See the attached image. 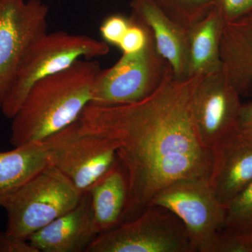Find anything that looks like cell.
I'll return each instance as SVG.
<instances>
[{
    "mask_svg": "<svg viewBox=\"0 0 252 252\" xmlns=\"http://www.w3.org/2000/svg\"><path fill=\"white\" fill-rule=\"evenodd\" d=\"M43 142L49 165L82 193L118 161L115 145L104 137L83 130L78 120Z\"/></svg>",
    "mask_w": 252,
    "mask_h": 252,
    "instance_id": "6",
    "label": "cell"
},
{
    "mask_svg": "<svg viewBox=\"0 0 252 252\" xmlns=\"http://www.w3.org/2000/svg\"><path fill=\"white\" fill-rule=\"evenodd\" d=\"M0 252H39L28 240L0 231Z\"/></svg>",
    "mask_w": 252,
    "mask_h": 252,
    "instance_id": "24",
    "label": "cell"
},
{
    "mask_svg": "<svg viewBox=\"0 0 252 252\" xmlns=\"http://www.w3.org/2000/svg\"><path fill=\"white\" fill-rule=\"evenodd\" d=\"M211 151L209 185L226 207L252 181V142L236 131L217 142Z\"/></svg>",
    "mask_w": 252,
    "mask_h": 252,
    "instance_id": "11",
    "label": "cell"
},
{
    "mask_svg": "<svg viewBox=\"0 0 252 252\" xmlns=\"http://www.w3.org/2000/svg\"><path fill=\"white\" fill-rule=\"evenodd\" d=\"M132 15L150 30L156 49L176 78H188V29L172 21L151 0H130Z\"/></svg>",
    "mask_w": 252,
    "mask_h": 252,
    "instance_id": "13",
    "label": "cell"
},
{
    "mask_svg": "<svg viewBox=\"0 0 252 252\" xmlns=\"http://www.w3.org/2000/svg\"><path fill=\"white\" fill-rule=\"evenodd\" d=\"M98 235L87 190L77 206L32 234L28 240L39 252H86Z\"/></svg>",
    "mask_w": 252,
    "mask_h": 252,
    "instance_id": "12",
    "label": "cell"
},
{
    "mask_svg": "<svg viewBox=\"0 0 252 252\" xmlns=\"http://www.w3.org/2000/svg\"><path fill=\"white\" fill-rule=\"evenodd\" d=\"M149 205L165 207L180 219L195 252H210L217 233L225 226L226 207L214 195L208 180L177 181L162 189Z\"/></svg>",
    "mask_w": 252,
    "mask_h": 252,
    "instance_id": "8",
    "label": "cell"
},
{
    "mask_svg": "<svg viewBox=\"0 0 252 252\" xmlns=\"http://www.w3.org/2000/svg\"><path fill=\"white\" fill-rule=\"evenodd\" d=\"M130 24L118 47L123 54H135L142 51L149 44L152 33L140 20L131 15Z\"/></svg>",
    "mask_w": 252,
    "mask_h": 252,
    "instance_id": "21",
    "label": "cell"
},
{
    "mask_svg": "<svg viewBox=\"0 0 252 252\" xmlns=\"http://www.w3.org/2000/svg\"><path fill=\"white\" fill-rule=\"evenodd\" d=\"M215 3L224 23L237 19L252 9V0H215Z\"/></svg>",
    "mask_w": 252,
    "mask_h": 252,
    "instance_id": "23",
    "label": "cell"
},
{
    "mask_svg": "<svg viewBox=\"0 0 252 252\" xmlns=\"http://www.w3.org/2000/svg\"><path fill=\"white\" fill-rule=\"evenodd\" d=\"M127 181L119 159L114 167L89 189L94 225L98 234L122 222L127 200Z\"/></svg>",
    "mask_w": 252,
    "mask_h": 252,
    "instance_id": "16",
    "label": "cell"
},
{
    "mask_svg": "<svg viewBox=\"0 0 252 252\" xmlns=\"http://www.w3.org/2000/svg\"><path fill=\"white\" fill-rule=\"evenodd\" d=\"M172 21L189 29L215 7V0H151Z\"/></svg>",
    "mask_w": 252,
    "mask_h": 252,
    "instance_id": "18",
    "label": "cell"
},
{
    "mask_svg": "<svg viewBox=\"0 0 252 252\" xmlns=\"http://www.w3.org/2000/svg\"><path fill=\"white\" fill-rule=\"evenodd\" d=\"M49 12L41 0H0V102L26 51L47 33Z\"/></svg>",
    "mask_w": 252,
    "mask_h": 252,
    "instance_id": "9",
    "label": "cell"
},
{
    "mask_svg": "<svg viewBox=\"0 0 252 252\" xmlns=\"http://www.w3.org/2000/svg\"><path fill=\"white\" fill-rule=\"evenodd\" d=\"M130 24V18L121 14H113L104 20L99 31L104 42L119 45Z\"/></svg>",
    "mask_w": 252,
    "mask_h": 252,
    "instance_id": "22",
    "label": "cell"
},
{
    "mask_svg": "<svg viewBox=\"0 0 252 252\" xmlns=\"http://www.w3.org/2000/svg\"><path fill=\"white\" fill-rule=\"evenodd\" d=\"M222 69L240 95L252 91V9L224 23L220 40Z\"/></svg>",
    "mask_w": 252,
    "mask_h": 252,
    "instance_id": "14",
    "label": "cell"
},
{
    "mask_svg": "<svg viewBox=\"0 0 252 252\" xmlns=\"http://www.w3.org/2000/svg\"><path fill=\"white\" fill-rule=\"evenodd\" d=\"M81 192L57 169L48 165L20 187L3 204L7 234L28 240L36 231L70 211Z\"/></svg>",
    "mask_w": 252,
    "mask_h": 252,
    "instance_id": "4",
    "label": "cell"
},
{
    "mask_svg": "<svg viewBox=\"0 0 252 252\" xmlns=\"http://www.w3.org/2000/svg\"><path fill=\"white\" fill-rule=\"evenodd\" d=\"M209 252H252V234L223 228L217 233Z\"/></svg>",
    "mask_w": 252,
    "mask_h": 252,
    "instance_id": "20",
    "label": "cell"
},
{
    "mask_svg": "<svg viewBox=\"0 0 252 252\" xmlns=\"http://www.w3.org/2000/svg\"><path fill=\"white\" fill-rule=\"evenodd\" d=\"M109 52L107 43L89 36L63 31L46 33L23 56L0 102V111L12 119L38 81L67 69L79 60L101 57Z\"/></svg>",
    "mask_w": 252,
    "mask_h": 252,
    "instance_id": "3",
    "label": "cell"
},
{
    "mask_svg": "<svg viewBox=\"0 0 252 252\" xmlns=\"http://www.w3.org/2000/svg\"><path fill=\"white\" fill-rule=\"evenodd\" d=\"M203 77L179 79L168 65L160 85L145 99L121 105L89 104L78 119L83 130L117 148L128 187L122 223L138 216L174 182L208 180L212 151L200 140L193 110Z\"/></svg>",
    "mask_w": 252,
    "mask_h": 252,
    "instance_id": "1",
    "label": "cell"
},
{
    "mask_svg": "<svg viewBox=\"0 0 252 252\" xmlns=\"http://www.w3.org/2000/svg\"><path fill=\"white\" fill-rule=\"evenodd\" d=\"M167 66L158 53L152 36L142 51L123 54L112 67L99 71L90 104L121 105L142 100L157 90Z\"/></svg>",
    "mask_w": 252,
    "mask_h": 252,
    "instance_id": "7",
    "label": "cell"
},
{
    "mask_svg": "<svg viewBox=\"0 0 252 252\" xmlns=\"http://www.w3.org/2000/svg\"><path fill=\"white\" fill-rule=\"evenodd\" d=\"M238 132L252 142V101L243 104L239 116Z\"/></svg>",
    "mask_w": 252,
    "mask_h": 252,
    "instance_id": "25",
    "label": "cell"
},
{
    "mask_svg": "<svg viewBox=\"0 0 252 252\" xmlns=\"http://www.w3.org/2000/svg\"><path fill=\"white\" fill-rule=\"evenodd\" d=\"M224 21L216 8L188 29V77L222 69L220 40Z\"/></svg>",
    "mask_w": 252,
    "mask_h": 252,
    "instance_id": "15",
    "label": "cell"
},
{
    "mask_svg": "<svg viewBox=\"0 0 252 252\" xmlns=\"http://www.w3.org/2000/svg\"><path fill=\"white\" fill-rule=\"evenodd\" d=\"M224 228L252 234V181L227 205Z\"/></svg>",
    "mask_w": 252,
    "mask_h": 252,
    "instance_id": "19",
    "label": "cell"
},
{
    "mask_svg": "<svg viewBox=\"0 0 252 252\" xmlns=\"http://www.w3.org/2000/svg\"><path fill=\"white\" fill-rule=\"evenodd\" d=\"M100 70L97 61L80 59L35 83L11 119V145L42 142L77 121L92 100Z\"/></svg>",
    "mask_w": 252,
    "mask_h": 252,
    "instance_id": "2",
    "label": "cell"
},
{
    "mask_svg": "<svg viewBox=\"0 0 252 252\" xmlns=\"http://www.w3.org/2000/svg\"><path fill=\"white\" fill-rule=\"evenodd\" d=\"M240 94L223 69L204 76L193 97L194 120L200 140L211 149L238 131Z\"/></svg>",
    "mask_w": 252,
    "mask_h": 252,
    "instance_id": "10",
    "label": "cell"
},
{
    "mask_svg": "<svg viewBox=\"0 0 252 252\" xmlns=\"http://www.w3.org/2000/svg\"><path fill=\"white\" fill-rule=\"evenodd\" d=\"M49 165L43 141L0 152V206L20 187Z\"/></svg>",
    "mask_w": 252,
    "mask_h": 252,
    "instance_id": "17",
    "label": "cell"
},
{
    "mask_svg": "<svg viewBox=\"0 0 252 252\" xmlns=\"http://www.w3.org/2000/svg\"><path fill=\"white\" fill-rule=\"evenodd\" d=\"M86 252H195L187 228L175 214L149 205L138 216L101 233Z\"/></svg>",
    "mask_w": 252,
    "mask_h": 252,
    "instance_id": "5",
    "label": "cell"
}]
</instances>
